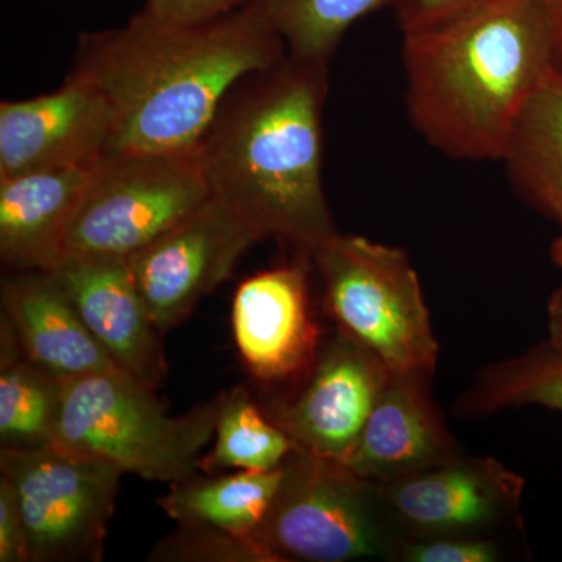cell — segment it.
I'll return each mask as SVG.
<instances>
[{
    "mask_svg": "<svg viewBox=\"0 0 562 562\" xmlns=\"http://www.w3.org/2000/svg\"><path fill=\"white\" fill-rule=\"evenodd\" d=\"M286 57L249 3L199 24L140 11L124 27L83 33L69 76L110 102L113 155H195L233 88Z\"/></svg>",
    "mask_w": 562,
    "mask_h": 562,
    "instance_id": "1",
    "label": "cell"
},
{
    "mask_svg": "<svg viewBox=\"0 0 562 562\" xmlns=\"http://www.w3.org/2000/svg\"><path fill=\"white\" fill-rule=\"evenodd\" d=\"M328 65L286 57L222 103L195 151L211 195L302 254L338 235L324 177Z\"/></svg>",
    "mask_w": 562,
    "mask_h": 562,
    "instance_id": "2",
    "label": "cell"
},
{
    "mask_svg": "<svg viewBox=\"0 0 562 562\" xmlns=\"http://www.w3.org/2000/svg\"><path fill=\"white\" fill-rule=\"evenodd\" d=\"M405 103L414 131L454 160L502 161L514 125L554 69L542 0H494L403 33Z\"/></svg>",
    "mask_w": 562,
    "mask_h": 562,
    "instance_id": "3",
    "label": "cell"
},
{
    "mask_svg": "<svg viewBox=\"0 0 562 562\" xmlns=\"http://www.w3.org/2000/svg\"><path fill=\"white\" fill-rule=\"evenodd\" d=\"M155 394L121 369L69 380L63 383L55 443L149 482L188 479L201 471L213 442L220 401L173 417Z\"/></svg>",
    "mask_w": 562,
    "mask_h": 562,
    "instance_id": "4",
    "label": "cell"
},
{
    "mask_svg": "<svg viewBox=\"0 0 562 562\" xmlns=\"http://www.w3.org/2000/svg\"><path fill=\"white\" fill-rule=\"evenodd\" d=\"M281 482L251 532L271 562H347L398 554V525L380 484L346 462L295 449Z\"/></svg>",
    "mask_w": 562,
    "mask_h": 562,
    "instance_id": "5",
    "label": "cell"
},
{
    "mask_svg": "<svg viewBox=\"0 0 562 562\" xmlns=\"http://www.w3.org/2000/svg\"><path fill=\"white\" fill-rule=\"evenodd\" d=\"M310 257L339 330L382 358L391 372L435 376L439 342L405 251L338 233Z\"/></svg>",
    "mask_w": 562,
    "mask_h": 562,
    "instance_id": "6",
    "label": "cell"
},
{
    "mask_svg": "<svg viewBox=\"0 0 562 562\" xmlns=\"http://www.w3.org/2000/svg\"><path fill=\"white\" fill-rule=\"evenodd\" d=\"M210 198L195 155H110L91 169L65 254L131 257Z\"/></svg>",
    "mask_w": 562,
    "mask_h": 562,
    "instance_id": "7",
    "label": "cell"
},
{
    "mask_svg": "<svg viewBox=\"0 0 562 562\" xmlns=\"http://www.w3.org/2000/svg\"><path fill=\"white\" fill-rule=\"evenodd\" d=\"M0 475L16 491L29 562H99L124 471L52 443L0 450Z\"/></svg>",
    "mask_w": 562,
    "mask_h": 562,
    "instance_id": "8",
    "label": "cell"
},
{
    "mask_svg": "<svg viewBox=\"0 0 562 562\" xmlns=\"http://www.w3.org/2000/svg\"><path fill=\"white\" fill-rule=\"evenodd\" d=\"M262 239V233L239 211L211 195L149 246L127 257L140 297L161 335L188 319Z\"/></svg>",
    "mask_w": 562,
    "mask_h": 562,
    "instance_id": "9",
    "label": "cell"
},
{
    "mask_svg": "<svg viewBox=\"0 0 562 562\" xmlns=\"http://www.w3.org/2000/svg\"><path fill=\"white\" fill-rule=\"evenodd\" d=\"M391 373L382 358L338 328L322 344L297 394L268 416L302 452L344 462Z\"/></svg>",
    "mask_w": 562,
    "mask_h": 562,
    "instance_id": "10",
    "label": "cell"
},
{
    "mask_svg": "<svg viewBox=\"0 0 562 562\" xmlns=\"http://www.w3.org/2000/svg\"><path fill=\"white\" fill-rule=\"evenodd\" d=\"M116 122L105 95L68 76L63 87L0 103V179L57 169H92L113 155Z\"/></svg>",
    "mask_w": 562,
    "mask_h": 562,
    "instance_id": "11",
    "label": "cell"
},
{
    "mask_svg": "<svg viewBox=\"0 0 562 562\" xmlns=\"http://www.w3.org/2000/svg\"><path fill=\"white\" fill-rule=\"evenodd\" d=\"M380 487L398 528L441 538L519 519L525 480L494 458L460 454Z\"/></svg>",
    "mask_w": 562,
    "mask_h": 562,
    "instance_id": "12",
    "label": "cell"
},
{
    "mask_svg": "<svg viewBox=\"0 0 562 562\" xmlns=\"http://www.w3.org/2000/svg\"><path fill=\"white\" fill-rule=\"evenodd\" d=\"M44 272L121 371L151 390L162 386L169 369L162 335L150 319L127 258L65 254Z\"/></svg>",
    "mask_w": 562,
    "mask_h": 562,
    "instance_id": "13",
    "label": "cell"
},
{
    "mask_svg": "<svg viewBox=\"0 0 562 562\" xmlns=\"http://www.w3.org/2000/svg\"><path fill=\"white\" fill-rule=\"evenodd\" d=\"M310 265L257 273L233 301V335L247 371L266 384L302 382L319 357L322 331L310 302Z\"/></svg>",
    "mask_w": 562,
    "mask_h": 562,
    "instance_id": "14",
    "label": "cell"
},
{
    "mask_svg": "<svg viewBox=\"0 0 562 562\" xmlns=\"http://www.w3.org/2000/svg\"><path fill=\"white\" fill-rule=\"evenodd\" d=\"M432 376L391 373L346 464L362 479L386 484L460 457L431 394Z\"/></svg>",
    "mask_w": 562,
    "mask_h": 562,
    "instance_id": "15",
    "label": "cell"
},
{
    "mask_svg": "<svg viewBox=\"0 0 562 562\" xmlns=\"http://www.w3.org/2000/svg\"><path fill=\"white\" fill-rule=\"evenodd\" d=\"M2 316L25 355L61 382L120 369L47 272L3 279Z\"/></svg>",
    "mask_w": 562,
    "mask_h": 562,
    "instance_id": "16",
    "label": "cell"
},
{
    "mask_svg": "<svg viewBox=\"0 0 562 562\" xmlns=\"http://www.w3.org/2000/svg\"><path fill=\"white\" fill-rule=\"evenodd\" d=\"M91 169L0 179V257L13 272L47 271L65 255L66 232Z\"/></svg>",
    "mask_w": 562,
    "mask_h": 562,
    "instance_id": "17",
    "label": "cell"
},
{
    "mask_svg": "<svg viewBox=\"0 0 562 562\" xmlns=\"http://www.w3.org/2000/svg\"><path fill=\"white\" fill-rule=\"evenodd\" d=\"M514 190L546 216L562 217V74L536 88L502 158Z\"/></svg>",
    "mask_w": 562,
    "mask_h": 562,
    "instance_id": "18",
    "label": "cell"
},
{
    "mask_svg": "<svg viewBox=\"0 0 562 562\" xmlns=\"http://www.w3.org/2000/svg\"><path fill=\"white\" fill-rule=\"evenodd\" d=\"M61 380L22 350L10 322L0 321V450H35L55 443Z\"/></svg>",
    "mask_w": 562,
    "mask_h": 562,
    "instance_id": "19",
    "label": "cell"
},
{
    "mask_svg": "<svg viewBox=\"0 0 562 562\" xmlns=\"http://www.w3.org/2000/svg\"><path fill=\"white\" fill-rule=\"evenodd\" d=\"M279 469L206 473L169 484L158 506L177 524L209 525L233 535L250 536L261 522L281 482Z\"/></svg>",
    "mask_w": 562,
    "mask_h": 562,
    "instance_id": "20",
    "label": "cell"
},
{
    "mask_svg": "<svg viewBox=\"0 0 562 562\" xmlns=\"http://www.w3.org/2000/svg\"><path fill=\"white\" fill-rule=\"evenodd\" d=\"M527 405L562 413V349L549 339L482 369L457 397L453 412L464 419H482Z\"/></svg>",
    "mask_w": 562,
    "mask_h": 562,
    "instance_id": "21",
    "label": "cell"
},
{
    "mask_svg": "<svg viewBox=\"0 0 562 562\" xmlns=\"http://www.w3.org/2000/svg\"><path fill=\"white\" fill-rule=\"evenodd\" d=\"M216 430L201 471L266 472L279 469L297 447L279 425L251 401L246 387H233L217 395Z\"/></svg>",
    "mask_w": 562,
    "mask_h": 562,
    "instance_id": "22",
    "label": "cell"
},
{
    "mask_svg": "<svg viewBox=\"0 0 562 562\" xmlns=\"http://www.w3.org/2000/svg\"><path fill=\"white\" fill-rule=\"evenodd\" d=\"M398 0H247L297 61L330 65L344 35L361 18Z\"/></svg>",
    "mask_w": 562,
    "mask_h": 562,
    "instance_id": "23",
    "label": "cell"
},
{
    "mask_svg": "<svg viewBox=\"0 0 562 562\" xmlns=\"http://www.w3.org/2000/svg\"><path fill=\"white\" fill-rule=\"evenodd\" d=\"M157 562H271L250 536L209 525L179 524L151 550Z\"/></svg>",
    "mask_w": 562,
    "mask_h": 562,
    "instance_id": "24",
    "label": "cell"
},
{
    "mask_svg": "<svg viewBox=\"0 0 562 562\" xmlns=\"http://www.w3.org/2000/svg\"><path fill=\"white\" fill-rule=\"evenodd\" d=\"M397 557L406 562H494L501 553L495 542L487 539L441 536L402 543Z\"/></svg>",
    "mask_w": 562,
    "mask_h": 562,
    "instance_id": "25",
    "label": "cell"
},
{
    "mask_svg": "<svg viewBox=\"0 0 562 562\" xmlns=\"http://www.w3.org/2000/svg\"><path fill=\"white\" fill-rule=\"evenodd\" d=\"M490 2L494 0H398L394 9L398 27L408 33L441 24Z\"/></svg>",
    "mask_w": 562,
    "mask_h": 562,
    "instance_id": "26",
    "label": "cell"
},
{
    "mask_svg": "<svg viewBox=\"0 0 562 562\" xmlns=\"http://www.w3.org/2000/svg\"><path fill=\"white\" fill-rule=\"evenodd\" d=\"M0 562H29L27 538L16 491L0 475Z\"/></svg>",
    "mask_w": 562,
    "mask_h": 562,
    "instance_id": "27",
    "label": "cell"
},
{
    "mask_svg": "<svg viewBox=\"0 0 562 562\" xmlns=\"http://www.w3.org/2000/svg\"><path fill=\"white\" fill-rule=\"evenodd\" d=\"M246 2L247 0H147L143 11L165 21L199 24L232 13Z\"/></svg>",
    "mask_w": 562,
    "mask_h": 562,
    "instance_id": "28",
    "label": "cell"
},
{
    "mask_svg": "<svg viewBox=\"0 0 562 562\" xmlns=\"http://www.w3.org/2000/svg\"><path fill=\"white\" fill-rule=\"evenodd\" d=\"M542 2L552 24L554 70L562 74V0H542Z\"/></svg>",
    "mask_w": 562,
    "mask_h": 562,
    "instance_id": "29",
    "label": "cell"
},
{
    "mask_svg": "<svg viewBox=\"0 0 562 562\" xmlns=\"http://www.w3.org/2000/svg\"><path fill=\"white\" fill-rule=\"evenodd\" d=\"M547 324H549V341L562 349V284L553 292L547 303Z\"/></svg>",
    "mask_w": 562,
    "mask_h": 562,
    "instance_id": "30",
    "label": "cell"
},
{
    "mask_svg": "<svg viewBox=\"0 0 562 562\" xmlns=\"http://www.w3.org/2000/svg\"><path fill=\"white\" fill-rule=\"evenodd\" d=\"M561 224V233L560 236H558L557 239H554L553 246H552V258L553 261L557 262L558 266L562 269V217L560 220Z\"/></svg>",
    "mask_w": 562,
    "mask_h": 562,
    "instance_id": "31",
    "label": "cell"
}]
</instances>
